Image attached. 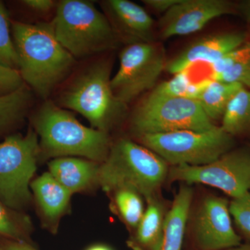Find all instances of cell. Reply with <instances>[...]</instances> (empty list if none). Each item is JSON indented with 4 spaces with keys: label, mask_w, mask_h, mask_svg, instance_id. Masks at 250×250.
<instances>
[{
    "label": "cell",
    "mask_w": 250,
    "mask_h": 250,
    "mask_svg": "<svg viewBox=\"0 0 250 250\" xmlns=\"http://www.w3.org/2000/svg\"><path fill=\"white\" fill-rule=\"evenodd\" d=\"M100 164L75 157H61L49 164V173L74 193L88 190L98 184Z\"/></svg>",
    "instance_id": "obj_16"
},
{
    "label": "cell",
    "mask_w": 250,
    "mask_h": 250,
    "mask_svg": "<svg viewBox=\"0 0 250 250\" xmlns=\"http://www.w3.org/2000/svg\"><path fill=\"white\" fill-rule=\"evenodd\" d=\"M165 49L154 42L129 44L120 54V66L111 80L113 95L127 104L155 85L166 65Z\"/></svg>",
    "instance_id": "obj_11"
},
{
    "label": "cell",
    "mask_w": 250,
    "mask_h": 250,
    "mask_svg": "<svg viewBox=\"0 0 250 250\" xmlns=\"http://www.w3.org/2000/svg\"><path fill=\"white\" fill-rule=\"evenodd\" d=\"M110 193L112 195V208L125 225L134 231L146 210L143 197L129 188H121Z\"/></svg>",
    "instance_id": "obj_22"
},
{
    "label": "cell",
    "mask_w": 250,
    "mask_h": 250,
    "mask_svg": "<svg viewBox=\"0 0 250 250\" xmlns=\"http://www.w3.org/2000/svg\"><path fill=\"white\" fill-rule=\"evenodd\" d=\"M86 250H113L109 246L103 244L94 245L89 247Z\"/></svg>",
    "instance_id": "obj_34"
},
{
    "label": "cell",
    "mask_w": 250,
    "mask_h": 250,
    "mask_svg": "<svg viewBox=\"0 0 250 250\" xmlns=\"http://www.w3.org/2000/svg\"><path fill=\"white\" fill-rule=\"evenodd\" d=\"M52 24L57 40L74 58L108 50L118 42L107 17L90 1H60Z\"/></svg>",
    "instance_id": "obj_4"
},
{
    "label": "cell",
    "mask_w": 250,
    "mask_h": 250,
    "mask_svg": "<svg viewBox=\"0 0 250 250\" xmlns=\"http://www.w3.org/2000/svg\"><path fill=\"white\" fill-rule=\"evenodd\" d=\"M39 153L33 131L24 136L9 135L0 143V200L9 208L19 210L30 202L29 186Z\"/></svg>",
    "instance_id": "obj_8"
},
{
    "label": "cell",
    "mask_w": 250,
    "mask_h": 250,
    "mask_svg": "<svg viewBox=\"0 0 250 250\" xmlns=\"http://www.w3.org/2000/svg\"><path fill=\"white\" fill-rule=\"evenodd\" d=\"M243 32H226L205 36L190 44L174 59L166 62L165 70L174 75L185 71L199 62L211 65L224 56L246 42Z\"/></svg>",
    "instance_id": "obj_13"
},
{
    "label": "cell",
    "mask_w": 250,
    "mask_h": 250,
    "mask_svg": "<svg viewBox=\"0 0 250 250\" xmlns=\"http://www.w3.org/2000/svg\"><path fill=\"white\" fill-rule=\"evenodd\" d=\"M220 127L233 139L250 137V90L243 87L233 97L224 113Z\"/></svg>",
    "instance_id": "obj_21"
},
{
    "label": "cell",
    "mask_w": 250,
    "mask_h": 250,
    "mask_svg": "<svg viewBox=\"0 0 250 250\" xmlns=\"http://www.w3.org/2000/svg\"><path fill=\"white\" fill-rule=\"evenodd\" d=\"M24 84L19 70L0 65V95L14 93Z\"/></svg>",
    "instance_id": "obj_28"
},
{
    "label": "cell",
    "mask_w": 250,
    "mask_h": 250,
    "mask_svg": "<svg viewBox=\"0 0 250 250\" xmlns=\"http://www.w3.org/2000/svg\"><path fill=\"white\" fill-rule=\"evenodd\" d=\"M2 244L4 250H38L31 243L6 240Z\"/></svg>",
    "instance_id": "obj_31"
},
{
    "label": "cell",
    "mask_w": 250,
    "mask_h": 250,
    "mask_svg": "<svg viewBox=\"0 0 250 250\" xmlns=\"http://www.w3.org/2000/svg\"><path fill=\"white\" fill-rule=\"evenodd\" d=\"M213 80L229 83H238L245 88H250V54L241 62Z\"/></svg>",
    "instance_id": "obj_27"
},
{
    "label": "cell",
    "mask_w": 250,
    "mask_h": 250,
    "mask_svg": "<svg viewBox=\"0 0 250 250\" xmlns=\"http://www.w3.org/2000/svg\"><path fill=\"white\" fill-rule=\"evenodd\" d=\"M33 124L40 136V153L47 157L79 156L102 164L111 145L106 131L81 124L72 113L47 102Z\"/></svg>",
    "instance_id": "obj_2"
},
{
    "label": "cell",
    "mask_w": 250,
    "mask_h": 250,
    "mask_svg": "<svg viewBox=\"0 0 250 250\" xmlns=\"http://www.w3.org/2000/svg\"><path fill=\"white\" fill-rule=\"evenodd\" d=\"M11 33L23 81L46 98L71 70L74 57L57 40L52 22L12 21Z\"/></svg>",
    "instance_id": "obj_1"
},
{
    "label": "cell",
    "mask_w": 250,
    "mask_h": 250,
    "mask_svg": "<svg viewBox=\"0 0 250 250\" xmlns=\"http://www.w3.org/2000/svg\"><path fill=\"white\" fill-rule=\"evenodd\" d=\"M0 250H4V248H3L2 244L0 243Z\"/></svg>",
    "instance_id": "obj_35"
},
{
    "label": "cell",
    "mask_w": 250,
    "mask_h": 250,
    "mask_svg": "<svg viewBox=\"0 0 250 250\" xmlns=\"http://www.w3.org/2000/svg\"><path fill=\"white\" fill-rule=\"evenodd\" d=\"M238 14L243 15L247 22L250 23V0L238 4Z\"/></svg>",
    "instance_id": "obj_32"
},
{
    "label": "cell",
    "mask_w": 250,
    "mask_h": 250,
    "mask_svg": "<svg viewBox=\"0 0 250 250\" xmlns=\"http://www.w3.org/2000/svg\"><path fill=\"white\" fill-rule=\"evenodd\" d=\"M167 181L205 184L219 189L231 200L239 198L250 191V145L233 148L207 165L171 166Z\"/></svg>",
    "instance_id": "obj_9"
},
{
    "label": "cell",
    "mask_w": 250,
    "mask_h": 250,
    "mask_svg": "<svg viewBox=\"0 0 250 250\" xmlns=\"http://www.w3.org/2000/svg\"><path fill=\"white\" fill-rule=\"evenodd\" d=\"M111 65L95 64L62 95V104L84 116L92 128L106 131L123 114L126 104L113 95Z\"/></svg>",
    "instance_id": "obj_6"
},
{
    "label": "cell",
    "mask_w": 250,
    "mask_h": 250,
    "mask_svg": "<svg viewBox=\"0 0 250 250\" xmlns=\"http://www.w3.org/2000/svg\"><path fill=\"white\" fill-rule=\"evenodd\" d=\"M193 195V190L190 185H181L166 216L164 233L158 250H183Z\"/></svg>",
    "instance_id": "obj_17"
},
{
    "label": "cell",
    "mask_w": 250,
    "mask_h": 250,
    "mask_svg": "<svg viewBox=\"0 0 250 250\" xmlns=\"http://www.w3.org/2000/svg\"><path fill=\"white\" fill-rule=\"evenodd\" d=\"M169 165L144 146L121 139L100 164L98 184L106 192L121 188L139 192L145 200L159 192L167 181Z\"/></svg>",
    "instance_id": "obj_3"
},
{
    "label": "cell",
    "mask_w": 250,
    "mask_h": 250,
    "mask_svg": "<svg viewBox=\"0 0 250 250\" xmlns=\"http://www.w3.org/2000/svg\"><path fill=\"white\" fill-rule=\"evenodd\" d=\"M36 202L46 220L58 221L66 211L72 193L49 172H45L31 183Z\"/></svg>",
    "instance_id": "obj_18"
},
{
    "label": "cell",
    "mask_w": 250,
    "mask_h": 250,
    "mask_svg": "<svg viewBox=\"0 0 250 250\" xmlns=\"http://www.w3.org/2000/svg\"><path fill=\"white\" fill-rule=\"evenodd\" d=\"M180 0H145L143 2L156 12L166 14Z\"/></svg>",
    "instance_id": "obj_30"
},
{
    "label": "cell",
    "mask_w": 250,
    "mask_h": 250,
    "mask_svg": "<svg viewBox=\"0 0 250 250\" xmlns=\"http://www.w3.org/2000/svg\"><path fill=\"white\" fill-rule=\"evenodd\" d=\"M229 210L237 233L242 240L250 242V191L230 200Z\"/></svg>",
    "instance_id": "obj_26"
},
{
    "label": "cell",
    "mask_w": 250,
    "mask_h": 250,
    "mask_svg": "<svg viewBox=\"0 0 250 250\" xmlns=\"http://www.w3.org/2000/svg\"><path fill=\"white\" fill-rule=\"evenodd\" d=\"M224 250H250V242H246L244 243L238 245V246L228 248Z\"/></svg>",
    "instance_id": "obj_33"
},
{
    "label": "cell",
    "mask_w": 250,
    "mask_h": 250,
    "mask_svg": "<svg viewBox=\"0 0 250 250\" xmlns=\"http://www.w3.org/2000/svg\"><path fill=\"white\" fill-rule=\"evenodd\" d=\"M243 85L207 79L196 100L210 121L222 119L231 99Z\"/></svg>",
    "instance_id": "obj_19"
},
{
    "label": "cell",
    "mask_w": 250,
    "mask_h": 250,
    "mask_svg": "<svg viewBox=\"0 0 250 250\" xmlns=\"http://www.w3.org/2000/svg\"><path fill=\"white\" fill-rule=\"evenodd\" d=\"M104 4L118 39L129 44L152 42L154 21L143 7L129 0H109Z\"/></svg>",
    "instance_id": "obj_14"
},
{
    "label": "cell",
    "mask_w": 250,
    "mask_h": 250,
    "mask_svg": "<svg viewBox=\"0 0 250 250\" xmlns=\"http://www.w3.org/2000/svg\"><path fill=\"white\" fill-rule=\"evenodd\" d=\"M143 218L131 233L126 245L132 250H158L170 207L159 192L146 200Z\"/></svg>",
    "instance_id": "obj_15"
},
{
    "label": "cell",
    "mask_w": 250,
    "mask_h": 250,
    "mask_svg": "<svg viewBox=\"0 0 250 250\" xmlns=\"http://www.w3.org/2000/svg\"><path fill=\"white\" fill-rule=\"evenodd\" d=\"M206 82L192 83L188 70L174 74L170 80L162 82L153 89L151 95L161 98H187L196 100Z\"/></svg>",
    "instance_id": "obj_23"
},
{
    "label": "cell",
    "mask_w": 250,
    "mask_h": 250,
    "mask_svg": "<svg viewBox=\"0 0 250 250\" xmlns=\"http://www.w3.org/2000/svg\"><path fill=\"white\" fill-rule=\"evenodd\" d=\"M229 200L207 195L191 206L187 231V250H224L241 244L233 228Z\"/></svg>",
    "instance_id": "obj_10"
},
{
    "label": "cell",
    "mask_w": 250,
    "mask_h": 250,
    "mask_svg": "<svg viewBox=\"0 0 250 250\" xmlns=\"http://www.w3.org/2000/svg\"><path fill=\"white\" fill-rule=\"evenodd\" d=\"M9 12L0 1V65L18 70V57L11 31Z\"/></svg>",
    "instance_id": "obj_25"
},
{
    "label": "cell",
    "mask_w": 250,
    "mask_h": 250,
    "mask_svg": "<svg viewBox=\"0 0 250 250\" xmlns=\"http://www.w3.org/2000/svg\"><path fill=\"white\" fill-rule=\"evenodd\" d=\"M139 137L143 146L171 166L207 165L231 150L235 146L232 136L218 126L205 131L184 130Z\"/></svg>",
    "instance_id": "obj_5"
},
{
    "label": "cell",
    "mask_w": 250,
    "mask_h": 250,
    "mask_svg": "<svg viewBox=\"0 0 250 250\" xmlns=\"http://www.w3.org/2000/svg\"><path fill=\"white\" fill-rule=\"evenodd\" d=\"M22 2L27 7L39 13L49 12L56 5L52 0H25Z\"/></svg>",
    "instance_id": "obj_29"
},
{
    "label": "cell",
    "mask_w": 250,
    "mask_h": 250,
    "mask_svg": "<svg viewBox=\"0 0 250 250\" xmlns=\"http://www.w3.org/2000/svg\"><path fill=\"white\" fill-rule=\"evenodd\" d=\"M138 136L191 130L205 131L216 125L197 100L187 98H161L149 95L139 104L131 118Z\"/></svg>",
    "instance_id": "obj_7"
},
{
    "label": "cell",
    "mask_w": 250,
    "mask_h": 250,
    "mask_svg": "<svg viewBox=\"0 0 250 250\" xmlns=\"http://www.w3.org/2000/svg\"><path fill=\"white\" fill-rule=\"evenodd\" d=\"M25 84L14 93L0 95V139L7 137L24 120L31 103Z\"/></svg>",
    "instance_id": "obj_20"
},
{
    "label": "cell",
    "mask_w": 250,
    "mask_h": 250,
    "mask_svg": "<svg viewBox=\"0 0 250 250\" xmlns=\"http://www.w3.org/2000/svg\"><path fill=\"white\" fill-rule=\"evenodd\" d=\"M238 14V4L227 0H180L161 18L163 39L186 36L202 30L215 18Z\"/></svg>",
    "instance_id": "obj_12"
},
{
    "label": "cell",
    "mask_w": 250,
    "mask_h": 250,
    "mask_svg": "<svg viewBox=\"0 0 250 250\" xmlns=\"http://www.w3.org/2000/svg\"><path fill=\"white\" fill-rule=\"evenodd\" d=\"M29 233L27 217L9 208L0 200V237L9 241L30 243Z\"/></svg>",
    "instance_id": "obj_24"
}]
</instances>
